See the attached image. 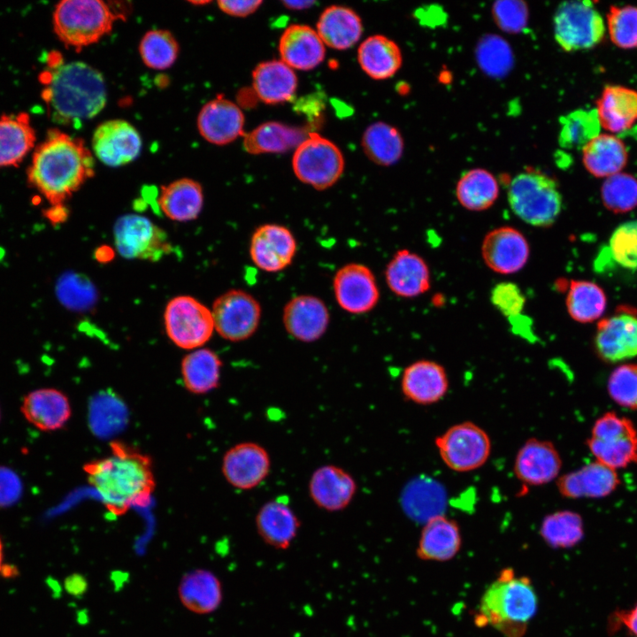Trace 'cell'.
<instances>
[{
	"label": "cell",
	"mask_w": 637,
	"mask_h": 637,
	"mask_svg": "<svg viewBox=\"0 0 637 637\" xmlns=\"http://www.w3.org/2000/svg\"><path fill=\"white\" fill-rule=\"evenodd\" d=\"M83 470L111 514L121 516L150 503L156 487L152 460L137 449L113 441L108 455L86 463Z\"/></svg>",
	"instance_id": "obj_1"
},
{
	"label": "cell",
	"mask_w": 637,
	"mask_h": 637,
	"mask_svg": "<svg viewBox=\"0 0 637 637\" xmlns=\"http://www.w3.org/2000/svg\"><path fill=\"white\" fill-rule=\"evenodd\" d=\"M95 161L83 141L50 129L33 154L27 181L52 206H62L93 176Z\"/></svg>",
	"instance_id": "obj_2"
},
{
	"label": "cell",
	"mask_w": 637,
	"mask_h": 637,
	"mask_svg": "<svg viewBox=\"0 0 637 637\" xmlns=\"http://www.w3.org/2000/svg\"><path fill=\"white\" fill-rule=\"evenodd\" d=\"M44 88L42 96L50 118L61 125L89 119L106 104V88L103 75L83 62L54 65L41 77Z\"/></svg>",
	"instance_id": "obj_3"
},
{
	"label": "cell",
	"mask_w": 637,
	"mask_h": 637,
	"mask_svg": "<svg viewBox=\"0 0 637 637\" xmlns=\"http://www.w3.org/2000/svg\"><path fill=\"white\" fill-rule=\"evenodd\" d=\"M537 602L531 580L505 568L485 590L475 621L480 626L491 625L505 637H523Z\"/></svg>",
	"instance_id": "obj_4"
},
{
	"label": "cell",
	"mask_w": 637,
	"mask_h": 637,
	"mask_svg": "<svg viewBox=\"0 0 637 637\" xmlns=\"http://www.w3.org/2000/svg\"><path fill=\"white\" fill-rule=\"evenodd\" d=\"M122 15L101 0H63L53 12V28L66 46L81 50L98 42Z\"/></svg>",
	"instance_id": "obj_5"
},
{
	"label": "cell",
	"mask_w": 637,
	"mask_h": 637,
	"mask_svg": "<svg viewBox=\"0 0 637 637\" xmlns=\"http://www.w3.org/2000/svg\"><path fill=\"white\" fill-rule=\"evenodd\" d=\"M507 198L514 214L536 227H549L559 217L563 196L557 182L539 171H526L515 176Z\"/></svg>",
	"instance_id": "obj_6"
},
{
	"label": "cell",
	"mask_w": 637,
	"mask_h": 637,
	"mask_svg": "<svg viewBox=\"0 0 637 637\" xmlns=\"http://www.w3.org/2000/svg\"><path fill=\"white\" fill-rule=\"evenodd\" d=\"M554 37L565 51L589 50L604 38V18L590 1H567L560 4L554 19Z\"/></svg>",
	"instance_id": "obj_7"
},
{
	"label": "cell",
	"mask_w": 637,
	"mask_h": 637,
	"mask_svg": "<svg viewBox=\"0 0 637 637\" xmlns=\"http://www.w3.org/2000/svg\"><path fill=\"white\" fill-rule=\"evenodd\" d=\"M587 445L597 462L614 470L637 463V431L630 419L615 412L595 422Z\"/></svg>",
	"instance_id": "obj_8"
},
{
	"label": "cell",
	"mask_w": 637,
	"mask_h": 637,
	"mask_svg": "<svg viewBox=\"0 0 637 637\" xmlns=\"http://www.w3.org/2000/svg\"><path fill=\"white\" fill-rule=\"evenodd\" d=\"M292 166L297 179L318 190L337 182L344 171V158L331 141L311 132L295 149Z\"/></svg>",
	"instance_id": "obj_9"
},
{
	"label": "cell",
	"mask_w": 637,
	"mask_h": 637,
	"mask_svg": "<svg viewBox=\"0 0 637 637\" xmlns=\"http://www.w3.org/2000/svg\"><path fill=\"white\" fill-rule=\"evenodd\" d=\"M443 463L451 470L465 472L481 467L491 452L487 432L470 421L456 424L435 439Z\"/></svg>",
	"instance_id": "obj_10"
},
{
	"label": "cell",
	"mask_w": 637,
	"mask_h": 637,
	"mask_svg": "<svg viewBox=\"0 0 637 637\" xmlns=\"http://www.w3.org/2000/svg\"><path fill=\"white\" fill-rule=\"evenodd\" d=\"M164 322L170 340L184 349L204 345L214 330L211 311L188 295L176 296L167 303Z\"/></svg>",
	"instance_id": "obj_11"
},
{
	"label": "cell",
	"mask_w": 637,
	"mask_h": 637,
	"mask_svg": "<svg viewBox=\"0 0 637 637\" xmlns=\"http://www.w3.org/2000/svg\"><path fill=\"white\" fill-rule=\"evenodd\" d=\"M211 314L214 329L222 338L241 342L257 331L261 319V306L250 294L232 289L215 300Z\"/></svg>",
	"instance_id": "obj_12"
},
{
	"label": "cell",
	"mask_w": 637,
	"mask_h": 637,
	"mask_svg": "<svg viewBox=\"0 0 637 637\" xmlns=\"http://www.w3.org/2000/svg\"><path fill=\"white\" fill-rule=\"evenodd\" d=\"M115 245L127 258L157 261L171 250L166 234L149 219L128 214L114 226Z\"/></svg>",
	"instance_id": "obj_13"
},
{
	"label": "cell",
	"mask_w": 637,
	"mask_h": 637,
	"mask_svg": "<svg viewBox=\"0 0 637 637\" xmlns=\"http://www.w3.org/2000/svg\"><path fill=\"white\" fill-rule=\"evenodd\" d=\"M595 350L604 362L617 363L637 356V311L620 306L601 319L595 336Z\"/></svg>",
	"instance_id": "obj_14"
},
{
	"label": "cell",
	"mask_w": 637,
	"mask_h": 637,
	"mask_svg": "<svg viewBox=\"0 0 637 637\" xmlns=\"http://www.w3.org/2000/svg\"><path fill=\"white\" fill-rule=\"evenodd\" d=\"M333 288L339 306L352 314L372 311L380 299L374 274L369 267L358 263L341 267L334 276Z\"/></svg>",
	"instance_id": "obj_15"
},
{
	"label": "cell",
	"mask_w": 637,
	"mask_h": 637,
	"mask_svg": "<svg viewBox=\"0 0 637 637\" xmlns=\"http://www.w3.org/2000/svg\"><path fill=\"white\" fill-rule=\"evenodd\" d=\"M270 454L265 447L245 441L231 447L224 455L221 471L226 480L239 490L258 487L271 471Z\"/></svg>",
	"instance_id": "obj_16"
},
{
	"label": "cell",
	"mask_w": 637,
	"mask_h": 637,
	"mask_svg": "<svg viewBox=\"0 0 637 637\" xmlns=\"http://www.w3.org/2000/svg\"><path fill=\"white\" fill-rule=\"evenodd\" d=\"M297 249L292 232L279 224H264L256 228L249 243V256L255 265L267 272L287 268Z\"/></svg>",
	"instance_id": "obj_17"
},
{
	"label": "cell",
	"mask_w": 637,
	"mask_h": 637,
	"mask_svg": "<svg viewBox=\"0 0 637 637\" xmlns=\"http://www.w3.org/2000/svg\"><path fill=\"white\" fill-rule=\"evenodd\" d=\"M481 257L487 266L500 274L522 270L530 257L525 235L512 226H500L488 232L481 244Z\"/></svg>",
	"instance_id": "obj_18"
},
{
	"label": "cell",
	"mask_w": 637,
	"mask_h": 637,
	"mask_svg": "<svg viewBox=\"0 0 637 637\" xmlns=\"http://www.w3.org/2000/svg\"><path fill=\"white\" fill-rule=\"evenodd\" d=\"M93 151L104 165L118 167L134 160L142 149V139L134 126L123 119L100 124L92 137Z\"/></svg>",
	"instance_id": "obj_19"
},
{
	"label": "cell",
	"mask_w": 637,
	"mask_h": 637,
	"mask_svg": "<svg viewBox=\"0 0 637 637\" xmlns=\"http://www.w3.org/2000/svg\"><path fill=\"white\" fill-rule=\"evenodd\" d=\"M357 490L354 477L345 469L325 464L318 467L308 483L309 495L319 509L336 512L346 509Z\"/></svg>",
	"instance_id": "obj_20"
},
{
	"label": "cell",
	"mask_w": 637,
	"mask_h": 637,
	"mask_svg": "<svg viewBox=\"0 0 637 637\" xmlns=\"http://www.w3.org/2000/svg\"><path fill=\"white\" fill-rule=\"evenodd\" d=\"M561 467V457L552 442L530 438L518 449L513 471L524 484L541 486L554 480Z\"/></svg>",
	"instance_id": "obj_21"
},
{
	"label": "cell",
	"mask_w": 637,
	"mask_h": 637,
	"mask_svg": "<svg viewBox=\"0 0 637 637\" xmlns=\"http://www.w3.org/2000/svg\"><path fill=\"white\" fill-rule=\"evenodd\" d=\"M330 316L326 303L318 297L301 295L289 300L282 314L288 334L303 342L320 339L329 325Z\"/></svg>",
	"instance_id": "obj_22"
},
{
	"label": "cell",
	"mask_w": 637,
	"mask_h": 637,
	"mask_svg": "<svg viewBox=\"0 0 637 637\" xmlns=\"http://www.w3.org/2000/svg\"><path fill=\"white\" fill-rule=\"evenodd\" d=\"M449 389V379L442 365L432 360L409 365L401 378V390L409 401L429 405L441 400Z\"/></svg>",
	"instance_id": "obj_23"
},
{
	"label": "cell",
	"mask_w": 637,
	"mask_h": 637,
	"mask_svg": "<svg viewBox=\"0 0 637 637\" xmlns=\"http://www.w3.org/2000/svg\"><path fill=\"white\" fill-rule=\"evenodd\" d=\"M197 127L207 142L225 145L243 134L244 115L237 104L219 96L201 109Z\"/></svg>",
	"instance_id": "obj_24"
},
{
	"label": "cell",
	"mask_w": 637,
	"mask_h": 637,
	"mask_svg": "<svg viewBox=\"0 0 637 637\" xmlns=\"http://www.w3.org/2000/svg\"><path fill=\"white\" fill-rule=\"evenodd\" d=\"M385 279L389 289L403 298L417 297L431 286L426 262L409 249H400L394 255L386 266Z\"/></svg>",
	"instance_id": "obj_25"
},
{
	"label": "cell",
	"mask_w": 637,
	"mask_h": 637,
	"mask_svg": "<svg viewBox=\"0 0 637 637\" xmlns=\"http://www.w3.org/2000/svg\"><path fill=\"white\" fill-rule=\"evenodd\" d=\"M619 483L614 469L596 461L561 476L556 486L566 498H601L611 494Z\"/></svg>",
	"instance_id": "obj_26"
},
{
	"label": "cell",
	"mask_w": 637,
	"mask_h": 637,
	"mask_svg": "<svg viewBox=\"0 0 637 637\" xmlns=\"http://www.w3.org/2000/svg\"><path fill=\"white\" fill-rule=\"evenodd\" d=\"M256 528L261 539L277 549H288L295 539L301 522L283 498L264 503L256 515Z\"/></svg>",
	"instance_id": "obj_27"
},
{
	"label": "cell",
	"mask_w": 637,
	"mask_h": 637,
	"mask_svg": "<svg viewBox=\"0 0 637 637\" xmlns=\"http://www.w3.org/2000/svg\"><path fill=\"white\" fill-rule=\"evenodd\" d=\"M177 593L181 605L197 615L213 613L223 601L221 581L211 571L203 568L184 573Z\"/></svg>",
	"instance_id": "obj_28"
},
{
	"label": "cell",
	"mask_w": 637,
	"mask_h": 637,
	"mask_svg": "<svg viewBox=\"0 0 637 637\" xmlns=\"http://www.w3.org/2000/svg\"><path fill=\"white\" fill-rule=\"evenodd\" d=\"M281 61L293 70L309 71L325 58V44L317 31L306 25L294 24L283 32L279 43Z\"/></svg>",
	"instance_id": "obj_29"
},
{
	"label": "cell",
	"mask_w": 637,
	"mask_h": 637,
	"mask_svg": "<svg viewBox=\"0 0 637 637\" xmlns=\"http://www.w3.org/2000/svg\"><path fill=\"white\" fill-rule=\"evenodd\" d=\"M601 127L616 134L637 122V90L622 85L603 88L595 108Z\"/></svg>",
	"instance_id": "obj_30"
},
{
	"label": "cell",
	"mask_w": 637,
	"mask_h": 637,
	"mask_svg": "<svg viewBox=\"0 0 637 637\" xmlns=\"http://www.w3.org/2000/svg\"><path fill=\"white\" fill-rule=\"evenodd\" d=\"M21 412L38 429L54 431L66 424L72 410L63 392L55 388H42L29 393L24 398Z\"/></svg>",
	"instance_id": "obj_31"
},
{
	"label": "cell",
	"mask_w": 637,
	"mask_h": 637,
	"mask_svg": "<svg viewBox=\"0 0 637 637\" xmlns=\"http://www.w3.org/2000/svg\"><path fill=\"white\" fill-rule=\"evenodd\" d=\"M461 547V533L457 523L441 514L429 518L421 530L417 556L422 560L448 561Z\"/></svg>",
	"instance_id": "obj_32"
},
{
	"label": "cell",
	"mask_w": 637,
	"mask_h": 637,
	"mask_svg": "<svg viewBox=\"0 0 637 637\" xmlns=\"http://www.w3.org/2000/svg\"><path fill=\"white\" fill-rule=\"evenodd\" d=\"M586 170L596 178L621 173L628 162L627 148L618 136L600 133L581 150Z\"/></svg>",
	"instance_id": "obj_33"
},
{
	"label": "cell",
	"mask_w": 637,
	"mask_h": 637,
	"mask_svg": "<svg viewBox=\"0 0 637 637\" xmlns=\"http://www.w3.org/2000/svg\"><path fill=\"white\" fill-rule=\"evenodd\" d=\"M252 85L257 96L266 104L291 100L296 91L297 77L294 70L281 60L258 64L252 73Z\"/></svg>",
	"instance_id": "obj_34"
},
{
	"label": "cell",
	"mask_w": 637,
	"mask_h": 637,
	"mask_svg": "<svg viewBox=\"0 0 637 637\" xmlns=\"http://www.w3.org/2000/svg\"><path fill=\"white\" fill-rule=\"evenodd\" d=\"M35 131L27 113L0 118V168L18 166L35 147Z\"/></svg>",
	"instance_id": "obj_35"
},
{
	"label": "cell",
	"mask_w": 637,
	"mask_h": 637,
	"mask_svg": "<svg viewBox=\"0 0 637 637\" xmlns=\"http://www.w3.org/2000/svg\"><path fill=\"white\" fill-rule=\"evenodd\" d=\"M323 43L334 50H347L357 42L363 33L360 17L352 9L332 5L324 10L317 23Z\"/></svg>",
	"instance_id": "obj_36"
},
{
	"label": "cell",
	"mask_w": 637,
	"mask_h": 637,
	"mask_svg": "<svg viewBox=\"0 0 637 637\" xmlns=\"http://www.w3.org/2000/svg\"><path fill=\"white\" fill-rule=\"evenodd\" d=\"M310 133L305 127L269 121L245 134L243 147L247 152L255 155L286 152L296 149Z\"/></svg>",
	"instance_id": "obj_37"
},
{
	"label": "cell",
	"mask_w": 637,
	"mask_h": 637,
	"mask_svg": "<svg viewBox=\"0 0 637 637\" xmlns=\"http://www.w3.org/2000/svg\"><path fill=\"white\" fill-rule=\"evenodd\" d=\"M157 202L170 219L189 221L196 219L202 210L203 188L197 181L182 178L162 187Z\"/></svg>",
	"instance_id": "obj_38"
},
{
	"label": "cell",
	"mask_w": 637,
	"mask_h": 637,
	"mask_svg": "<svg viewBox=\"0 0 637 637\" xmlns=\"http://www.w3.org/2000/svg\"><path fill=\"white\" fill-rule=\"evenodd\" d=\"M357 59L363 71L375 80L392 77L403 61L398 45L380 35L370 36L360 44Z\"/></svg>",
	"instance_id": "obj_39"
},
{
	"label": "cell",
	"mask_w": 637,
	"mask_h": 637,
	"mask_svg": "<svg viewBox=\"0 0 637 637\" xmlns=\"http://www.w3.org/2000/svg\"><path fill=\"white\" fill-rule=\"evenodd\" d=\"M222 362L209 349H199L186 355L180 372L187 390L196 395L206 394L219 386Z\"/></svg>",
	"instance_id": "obj_40"
},
{
	"label": "cell",
	"mask_w": 637,
	"mask_h": 637,
	"mask_svg": "<svg viewBox=\"0 0 637 637\" xmlns=\"http://www.w3.org/2000/svg\"><path fill=\"white\" fill-rule=\"evenodd\" d=\"M499 196V185L495 176L482 168L465 172L456 186V196L459 203L472 211L490 208Z\"/></svg>",
	"instance_id": "obj_41"
},
{
	"label": "cell",
	"mask_w": 637,
	"mask_h": 637,
	"mask_svg": "<svg viewBox=\"0 0 637 637\" xmlns=\"http://www.w3.org/2000/svg\"><path fill=\"white\" fill-rule=\"evenodd\" d=\"M565 304L572 319L579 323H590L602 317L607 298L602 288L596 283L574 280L570 282Z\"/></svg>",
	"instance_id": "obj_42"
},
{
	"label": "cell",
	"mask_w": 637,
	"mask_h": 637,
	"mask_svg": "<svg viewBox=\"0 0 637 637\" xmlns=\"http://www.w3.org/2000/svg\"><path fill=\"white\" fill-rule=\"evenodd\" d=\"M361 144L366 156L380 165H391L396 163L403 151V140L400 132L395 127L380 121L366 128Z\"/></svg>",
	"instance_id": "obj_43"
},
{
	"label": "cell",
	"mask_w": 637,
	"mask_h": 637,
	"mask_svg": "<svg viewBox=\"0 0 637 637\" xmlns=\"http://www.w3.org/2000/svg\"><path fill=\"white\" fill-rule=\"evenodd\" d=\"M558 144L566 150H581L602 130L595 109H577L559 118Z\"/></svg>",
	"instance_id": "obj_44"
},
{
	"label": "cell",
	"mask_w": 637,
	"mask_h": 637,
	"mask_svg": "<svg viewBox=\"0 0 637 637\" xmlns=\"http://www.w3.org/2000/svg\"><path fill=\"white\" fill-rule=\"evenodd\" d=\"M540 533L554 548L572 547L583 537L582 518L572 510L556 511L544 518Z\"/></svg>",
	"instance_id": "obj_45"
},
{
	"label": "cell",
	"mask_w": 637,
	"mask_h": 637,
	"mask_svg": "<svg viewBox=\"0 0 637 637\" xmlns=\"http://www.w3.org/2000/svg\"><path fill=\"white\" fill-rule=\"evenodd\" d=\"M143 63L157 70L170 67L179 52L178 42L167 30H151L142 37L139 46Z\"/></svg>",
	"instance_id": "obj_46"
},
{
	"label": "cell",
	"mask_w": 637,
	"mask_h": 637,
	"mask_svg": "<svg viewBox=\"0 0 637 637\" xmlns=\"http://www.w3.org/2000/svg\"><path fill=\"white\" fill-rule=\"evenodd\" d=\"M603 205L614 213H625L637 207V179L627 173L606 178L601 188Z\"/></svg>",
	"instance_id": "obj_47"
},
{
	"label": "cell",
	"mask_w": 637,
	"mask_h": 637,
	"mask_svg": "<svg viewBox=\"0 0 637 637\" xmlns=\"http://www.w3.org/2000/svg\"><path fill=\"white\" fill-rule=\"evenodd\" d=\"M611 42L622 50L637 48V6L611 5L605 17Z\"/></svg>",
	"instance_id": "obj_48"
},
{
	"label": "cell",
	"mask_w": 637,
	"mask_h": 637,
	"mask_svg": "<svg viewBox=\"0 0 637 637\" xmlns=\"http://www.w3.org/2000/svg\"><path fill=\"white\" fill-rule=\"evenodd\" d=\"M609 249L618 265L629 270L637 269V220L619 225L610 238Z\"/></svg>",
	"instance_id": "obj_49"
},
{
	"label": "cell",
	"mask_w": 637,
	"mask_h": 637,
	"mask_svg": "<svg viewBox=\"0 0 637 637\" xmlns=\"http://www.w3.org/2000/svg\"><path fill=\"white\" fill-rule=\"evenodd\" d=\"M608 392L618 405L637 410V365L617 367L609 378Z\"/></svg>",
	"instance_id": "obj_50"
},
{
	"label": "cell",
	"mask_w": 637,
	"mask_h": 637,
	"mask_svg": "<svg viewBox=\"0 0 637 637\" xmlns=\"http://www.w3.org/2000/svg\"><path fill=\"white\" fill-rule=\"evenodd\" d=\"M490 301L509 320L523 315L526 297L516 283L510 281L497 283L491 290Z\"/></svg>",
	"instance_id": "obj_51"
},
{
	"label": "cell",
	"mask_w": 637,
	"mask_h": 637,
	"mask_svg": "<svg viewBox=\"0 0 637 637\" xmlns=\"http://www.w3.org/2000/svg\"><path fill=\"white\" fill-rule=\"evenodd\" d=\"M58 295L62 303L73 309L87 308L94 298L92 286L77 275H68L58 282Z\"/></svg>",
	"instance_id": "obj_52"
},
{
	"label": "cell",
	"mask_w": 637,
	"mask_h": 637,
	"mask_svg": "<svg viewBox=\"0 0 637 637\" xmlns=\"http://www.w3.org/2000/svg\"><path fill=\"white\" fill-rule=\"evenodd\" d=\"M493 16L501 29L518 33L527 23L528 9L522 1H499L494 4Z\"/></svg>",
	"instance_id": "obj_53"
},
{
	"label": "cell",
	"mask_w": 637,
	"mask_h": 637,
	"mask_svg": "<svg viewBox=\"0 0 637 637\" xmlns=\"http://www.w3.org/2000/svg\"><path fill=\"white\" fill-rule=\"evenodd\" d=\"M479 51L480 62L484 69L501 73L509 67L510 50L502 40L487 38L480 44Z\"/></svg>",
	"instance_id": "obj_54"
},
{
	"label": "cell",
	"mask_w": 637,
	"mask_h": 637,
	"mask_svg": "<svg viewBox=\"0 0 637 637\" xmlns=\"http://www.w3.org/2000/svg\"><path fill=\"white\" fill-rule=\"evenodd\" d=\"M21 491L22 485L18 475L9 468L0 467V507L16 503Z\"/></svg>",
	"instance_id": "obj_55"
},
{
	"label": "cell",
	"mask_w": 637,
	"mask_h": 637,
	"mask_svg": "<svg viewBox=\"0 0 637 637\" xmlns=\"http://www.w3.org/2000/svg\"><path fill=\"white\" fill-rule=\"evenodd\" d=\"M611 630L624 628L633 637H637V603L629 610H617L611 617Z\"/></svg>",
	"instance_id": "obj_56"
},
{
	"label": "cell",
	"mask_w": 637,
	"mask_h": 637,
	"mask_svg": "<svg viewBox=\"0 0 637 637\" xmlns=\"http://www.w3.org/2000/svg\"><path fill=\"white\" fill-rule=\"evenodd\" d=\"M262 4V1H229L220 0L218 2L219 9L225 13L235 17H246L255 12Z\"/></svg>",
	"instance_id": "obj_57"
},
{
	"label": "cell",
	"mask_w": 637,
	"mask_h": 637,
	"mask_svg": "<svg viewBox=\"0 0 637 637\" xmlns=\"http://www.w3.org/2000/svg\"><path fill=\"white\" fill-rule=\"evenodd\" d=\"M66 589L69 593L80 595L85 593L88 588V583L85 578L79 574L70 576L66 579Z\"/></svg>",
	"instance_id": "obj_58"
},
{
	"label": "cell",
	"mask_w": 637,
	"mask_h": 637,
	"mask_svg": "<svg viewBox=\"0 0 637 637\" xmlns=\"http://www.w3.org/2000/svg\"><path fill=\"white\" fill-rule=\"evenodd\" d=\"M66 214L64 206H52L48 210L47 217L50 221L60 222L65 219Z\"/></svg>",
	"instance_id": "obj_59"
},
{
	"label": "cell",
	"mask_w": 637,
	"mask_h": 637,
	"mask_svg": "<svg viewBox=\"0 0 637 637\" xmlns=\"http://www.w3.org/2000/svg\"><path fill=\"white\" fill-rule=\"evenodd\" d=\"M282 4L285 7L292 10H303L310 8L315 2L313 1H284Z\"/></svg>",
	"instance_id": "obj_60"
},
{
	"label": "cell",
	"mask_w": 637,
	"mask_h": 637,
	"mask_svg": "<svg viewBox=\"0 0 637 637\" xmlns=\"http://www.w3.org/2000/svg\"><path fill=\"white\" fill-rule=\"evenodd\" d=\"M3 569V543L0 538V572Z\"/></svg>",
	"instance_id": "obj_61"
},
{
	"label": "cell",
	"mask_w": 637,
	"mask_h": 637,
	"mask_svg": "<svg viewBox=\"0 0 637 637\" xmlns=\"http://www.w3.org/2000/svg\"><path fill=\"white\" fill-rule=\"evenodd\" d=\"M191 3L194 4H207V3H209V2H207V1H198V2L192 1Z\"/></svg>",
	"instance_id": "obj_62"
}]
</instances>
